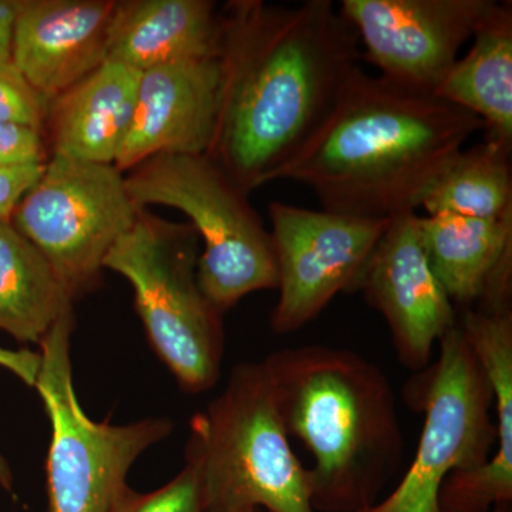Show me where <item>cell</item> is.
Wrapping results in <instances>:
<instances>
[{
    "mask_svg": "<svg viewBox=\"0 0 512 512\" xmlns=\"http://www.w3.org/2000/svg\"><path fill=\"white\" fill-rule=\"evenodd\" d=\"M221 18L220 113L205 156L248 194L278 180L318 133L362 55L330 0H242Z\"/></svg>",
    "mask_w": 512,
    "mask_h": 512,
    "instance_id": "cell-1",
    "label": "cell"
},
{
    "mask_svg": "<svg viewBox=\"0 0 512 512\" xmlns=\"http://www.w3.org/2000/svg\"><path fill=\"white\" fill-rule=\"evenodd\" d=\"M484 123L470 111L362 67L278 180L315 192L322 210L392 220L416 212Z\"/></svg>",
    "mask_w": 512,
    "mask_h": 512,
    "instance_id": "cell-2",
    "label": "cell"
},
{
    "mask_svg": "<svg viewBox=\"0 0 512 512\" xmlns=\"http://www.w3.org/2000/svg\"><path fill=\"white\" fill-rule=\"evenodd\" d=\"M286 433L311 454L316 512H363L399 471L403 434L389 379L348 349L305 345L264 359Z\"/></svg>",
    "mask_w": 512,
    "mask_h": 512,
    "instance_id": "cell-3",
    "label": "cell"
},
{
    "mask_svg": "<svg viewBox=\"0 0 512 512\" xmlns=\"http://www.w3.org/2000/svg\"><path fill=\"white\" fill-rule=\"evenodd\" d=\"M185 460L200 476L202 512H316L264 360L235 366L192 417Z\"/></svg>",
    "mask_w": 512,
    "mask_h": 512,
    "instance_id": "cell-4",
    "label": "cell"
},
{
    "mask_svg": "<svg viewBox=\"0 0 512 512\" xmlns=\"http://www.w3.org/2000/svg\"><path fill=\"white\" fill-rule=\"evenodd\" d=\"M198 241L191 224L141 211L104 259V268L133 286L151 348L188 394L215 386L225 346L224 315L198 284Z\"/></svg>",
    "mask_w": 512,
    "mask_h": 512,
    "instance_id": "cell-5",
    "label": "cell"
},
{
    "mask_svg": "<svg viewBox=\"0 0 512 512\" xmlns=\"http://www.w3.org/2000/svg\"><path fill=\"white\" fill-rule=\"evenodd\" d=\"M126 185L138 210L165 205L190 218L204 245L198 284L222 315L249 293L278 288L271 232L247 192L210 157H153L131 170Z\"/></svg>",
    "mask_w": 512,
    "mask_h": 512,
    "instance_id": "cell-6",
    "label": "cell"
},
{
    "mask_svg": "<svg viewBox=\"0 0 512 512\" xmlns=\"http://www.w3.org/2000/svg\"><path fill=\"white\" fill-rule=\"evenodd\" d=\"M74 313H64L42 339L35 387L52 424L46 460L49 512H107L127 490L128 470L174 430L168 417L111 426L90 419L73 384Z\"/></svg>",
    "mask_w": 512,
    "mask_h": 512,
    "instance_id": "cell-7",
    "label": "cell"
},
{
    "mask_svg": "<svg viewBox=\"0 0 512 512\" xmlns=\"http://www.w3.org/2000/svg\"><path fill=\"white\" fill-rule=\"evenodd\" d=\"M410 396L424 413L412 466L389 497L363 512H443L447 478L484 466L497 450L493 390L458 323L440 340L439 359L410 382Z\"/></svg>",
    "mask_w": 512,
    "mask_h": 512,
    "instance_id": "cell-8",
    "label": "cell"
},
{
    "mask_svg": "<svg viewBox=\"0 0 512 512\" xmlns=\"http://www.w3.org/2000/svg\"><path fill=\"white\" fill-rule=\"evenodd\" d=\"M140 212L116 165L50 154L10 224L45 256L74 301L96 288L104 259Z\"/></svg>",
    "mask_w": 512,
    "mask_h": 512,
    "instance_id": "cell-9",
    "label": "cell"
},
{
    "mask_svg": "<svg viewBox=\"0 0 512 512\" xmlns=\"http://www.w3.org/2000/svg\"><path fill=\"white\" fill-rule=\"evenodd\" d=\"M279 298L276 333L302 329L339 293L356 292L367 261L392 220H373L284 202L269 205Z\"/></svg>",
    "mask_w": 512,
    "mask_h": 512,
    "instance_id": "cell-10",
    "label": "cell"
},
{
    "mask_svg": "<svg viewBox=\"0 0 512 512\" xmlns=\"http://www.w3.org/2000/svg\"><path fill=\"white\" fill-rule=\"evenodd\" d=\"M494 0H343L339 12L380 76L434 93Z\"/></svg>",
    "mask_w": 512,
    "mask_h": 512,
    "instance_id": "cell-11",
    "label": "cell"
},
{
    "mask_svg": "<svg viewBox=\"0 0 512 512\" xmlns=\"http://www.w3.org/2000/svg\"><path fill=\"white\" fill-rule=\"evenodd\" d=\"M360 291L382 313L404 366L419 373L457 325L456 306L431 268L416 212L394 217L367 261Z\"/></svg>",
    "mask_w": 512,
    "mask_h": 512,
    "instance_id": "cell-12",
    "label": "cell"
},
{
    "mask_svg": "<svg viewBox=\"0 0 512 512\" xmlns=\"http://www.w3.org/2000/svg\"><path fill=\"white\" fill-rule=\"evenodd\" d=\"M221 93L220 57L184 60L141 73L133 124L116 167L124 173L163 154H207Z\"/></svg>",
    "mask_w": 512,
    "mask_h": 512,
    "instance_id": "cell-13",
    "label": "cell"
},
{
    "mask_svg": "<svg viewBox=\"0 0 512 512\" xmlns=\"http://www.w3.org/2000/svg\"><path fill=\"white\" fill-rule=\"evenodd\" d=\"M117 2L22 0L12 62L33 87L55 99L107 62Z\"/></svg>",
    "mask_w": 512,
    "mask_h": 512,
    "instance_id": "cell-14",
    "label": "cell"
},
{
    "mask_svg": "<svg viewBox=\"0 0 512 512\" xmlns=\"http://www.w3.org/2000/svg\"><path fill=\"white\" fill-rule=\"evenodd\" d=\"M457 323L493 390L500 441L484 466L447 478L440 490V508L443 512H491L497 505L512 504L511 303L473 306Z\"/></svg>",
    "mask_w": 512,
    "mask_h": 512,
    "instance_id": "cell-15",
    "label": "cell"
},
{
    "mask_svg": "<svg viewBox=\"0 0 512 512\" xmlns=\"http://www.w3.org/2000/svg\"><path fill=\"white\" fill-rule=\"evenodd\" d=\"M421 244L454 306L511 303L512 215L480 220L463 215L419 217Z\"/></svg>",
    "mask_w": 512,
    "mask_h": 512,
    "instance_id": "cell-16",
    "label": "cell"
},
{
    "mask_svg": "<svg viewBox=\"0 0 512 512\" xmlns=\"http://www.w3.org/2000/svg\"><path fill=\"white\" fill-rule=\"evenodd\" d=\"M222 18L208 0L117 2L107 60L143 73L184 60L220 57Z\"/></svg>",
    "mask_w": 512,
    "mask_h": 512,
    "instance_id": "cell-17",
    "label": "cell"
},
{
    "mask_svg": "<svg viewBox=\"0 0 512 512\" xmlns=\"http://www.w3.org/2000/svg\"><path fill=\"white\" fill-rule=\"evenodd\" d=\"M140 77L137 70L107 60L55 97L46 123L52 154L116 165L133 124Z\"/></svg>",
    "mask_w": 512,
    "mask_h": 512,
    "instance_id": "cell-18",
    "label": "cell"
},
{
    "mask_svg": "<svg viewBox=\"0 0 512 512\" xmlns=\"http://www.w3.org/2000/svg\"><path fill=\"white\" fill-rule=\"evenodd\" d=\"M434 96L483 121L485 137L512 146V6L495 2Z\"/></svg>",
    "mask_w": 512,
    "mask_h": 512,
    "instance_id": "cell-19",
    "label": "cell"
},
{
    "mask_svg": "<svg viewBox=\"0 0 512 512\" xmlns=\"http://www.w3.org/2000/svg\"><path fill=\"white\" fill-rule=\"evenodd\" d=\"M73 298L39 249L10 222H0V330L40 343Z\"/></svg>",
    "mask_w": 512,
    "mask_h": 512,
    "instance_id": "cell-20",
    "label": "cell"
},
{
    "mask_svg": "<svg viewBox=\"0 0 512 512\" xmlns=\"http://www.w3.org/2000/svg\"><path fill=\"white\" fill-rule=\"evenodd\" d=\"M512 146L485 137L461 150L434 181L421 207L427 214L500 220L512 215Z\"/></svg>",
    "mask_w": 512,
    "mask_h": 512,
    "instance_id": "cell-21",
    "label": "cell"
},
{
    "mask_svg": "<svg viewBox=\"0 0 512 512\" xmlns=\"http://www.w3.org/2000/svg\"><path fill=\"white\" fill-rule=\"evenodd\" d=\"M185 461L170 483L151 493L128 487L107 512H202L200 476L195 464Z\"/></svg>",
    "mask_w": 512,
    "mask_h": 512,
    "instance_id": "cell-22",
    "label": "cell"
},
{
    "mask_svg": "<svg viewBox=\"0 0 512 512\" xmlns=\"http://www.w3.org/2000/svg\"><path fill=\"white\" fill-rule=\"evenodd\" d=\"M52 99L40 93L12 60H0V123L32 128L43 134Z\"/></svg>",
    "mask_w": 512,
    "mask_h": 512,
    "instance_id": "cell-23",
    "label": "cell"
},
{
    "mask_svg": "<svg viewBox=\"0 0 512 512\" xmlns=\"http://www.w3.org/2000/svg\"><path fill=\"white\" fill-rule=\"evenodd\" d=\"M49 158L42 133L16 124L0 123V167L42 165Z\"/></svg>",
    "mask_w": 512,
    "mask_h": 512,
    "instance_id": "cell-24",
    "label": "cell"
},
{
    "mask_svg": "<svg viewBox=\"0 0 512 512\" xmlns=\"http://www.w3.org/2000/svg\"><path fill=\"white\" fill-rule=\"evenodd\" d=\"M45 164L29 167H0V222H10L23 195L35 185Z\"/></svg>",
    "mask_w": 512,
    "mask_h": 512,
    "instance_id": "cell-25",
    "label": "cell"
},
{
    "mask_svg": "<svg viewBox=\"0 0 512 512\" xmlns=\"http://www.w3.org/2000/svg\"><path fill=\"white\" fill-rule=\"evenodd\" d=\"M0 366L12 370L28 386L35 387L40 367V353L30 352V350L12 352V350L0 348ZM0 485L5 490H12L13 474L9 464L2 456H0Z\"/></svg>",
    "mask_w": 512,
    "mask_h": 512,
    "instance_id": "cell-26",
    "label": "cell"
},
{
    "mask_svg": "<svg viewBox=\"0 0 512 512\" xmlns=\"http://www.w3.org/2000/svg\"><path fill=\"white\" fill-rule=\"evenodd\" d=\"M22 0H0V60H12L13 28Z\"/></svg>",
    "mask_w": 512,
    "mask_h": 512,
    "instance_id": "cell-27",
    "label": "cell"
},
{
    "mask_svg": "<svg viewBox=\"0 0 512 512\" xmlns=\"http://www.w3.org/2000/svg\"><path fill=\"white\" fill-rule=\"evenodd\" d=\"M491 512H512V504L497 505Z\"/></svg>",
    "mask_w": 512,
    "mask_h": 512,
    "instance_id": "cell-28",
    "label": "cell"
},
{
    "mask_svg": "<svg viewBox=\"0 0 512 512\" xmlns=\"http://www.w3.org/2000/svg\"><path fill=\"white\" fill-rule=\"evenodd\" d=\"M247 512H268V511L259 510V508H255V510H249Z\"/></svg>",
    "mask_w": 512,
    "mask_h": 512,
    "instance_id": "cell-29",
    "label": "cell"
}]
</instances>
